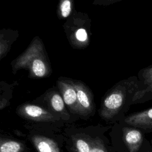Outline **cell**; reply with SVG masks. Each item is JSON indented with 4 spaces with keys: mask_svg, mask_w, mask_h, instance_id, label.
Instances as JSON below:
<instances>
[{
    "mask_svg": "<svg viewBox=\"0 0 152 152\" xmlns=\"http://www.w3.org/2000/svg\"><path fill=\"white\" fill-rule=\"evenodd\" d=\"M139 90L135 93L132 104L152 99V66L141 69L138 72Z\"/></svg>",
    "mask_w": 152,
    "mask_h": 152,
    "instance_id": "277c9868",
    "label": "cell"
},
{
    "mask_svg": "<svg viewBox=\"0 0 152 152\" xmlns=\"http://www.w3.org/2000/svg\"><path fill=\"white\" fill-rule=\"evenodd\" d=\"M57 85L65 105L72 112L79 114L77 91L74 81L61 78L58 80Z\"/></svg>",
    "mask_w": 152,
    "mask_h": 152,
    "instance_id": "5b68a950",
    "label": "cell"
},
{
    "mask_svg": "<svg viewBox=\"0 0 152 152\" xmlns=\"http://www.w3.org/2000/svg\"><path fill=\"white\" fill-rule=\"evenodd\" d=\"M73 146L75 152H90L91 142L83 138H75L73 140Z\"/></svg>",
    "mask_w": 152,
    "mask_h": 152,
    "instance_id": "4fadbf2b",
    "label": "cell"
},
{
    "mask_svg": "<svg viewBox=\"0 0 152 152\" xmlns=\"http://www.w3.org/2000/svg\"><path fill=\"white\" fill-rule=\"evenodd\" d=\"M31 141L38 152H61L56 142L48 137L34 135Z\"/></svg>",
    "mask_w": 152,
    "mask_h": 152,
    "instance_id": "30bf717a",
    "label": "cell"
},
{
    "mask_svg": "<svg viewBox=\"0 0 152 152\" xmlns=\"http://www.w3.org/2000/svg\"><path fill=\"white\" fill-rule=\"evenodd\" d=\"M105 2H117L121 0H104Z\"/></svg>",
    "mask_w": 152,
    "mask_h": 152,
    "instance_id": "9a60e30c",
    "label": "cell"
},
{
    "mask_svg": "<svg viewBox=\"0 0 152 152\" xmlns=\"http://www.w3.org/2000/svg\"><path fill=\"white\" fill-rule=\"evenodd\" d=\"M72 10V0H60L58 7L59 15L65 18L68 17Z\"/></svg>",
    "mask_w": 152,
    "mask_h": 152,
    "instance_id": "7c38bea8",
    "label": "cell"
},
{
    "mask_svg": "<svg viewBox=\"0 0 152 152\" xmlns=\"http://www.w3.org/2000/svg\"><path fill=\"white\" fill-rule=\"evenodd\" d=\"M124 122L145 132H152V107L126 116Z\"/></svg>",
    "mask_w": 152,
    "mask_h": 152,
    "instance_id": "52a82bcc",
    "label": "cell"
},
{
    "mask_svg": "<svg viewBox=\"0 0 152 152\" xmlns=\"http://www.w3.org/2000/svg\"><path fill=\"white\" fill-rule=\"evenodd\" d=\"M139 81L136 77L122 80L118 83L106 94L100 110V115L109 119L116 115L126 102H133L134 97L139 90Z\"/></svg>",
    "mask_w": 152,
    "mask_h": 152,
    "instance_id": "6da1fadb",
    "label": "cell"
},
{
    "mask_svg": "<svg viewBox=\"0 0 152 152\" xmlns=\"http://www.w3.org/2000/svg\"><path fill=\"white\" fill-rule=\"evenodd\" d=\"M150 66H152V65H150Z\"/></svg>",
    "mask_w": 152,
    "mask_h": 152,
    "instance_id": "2e32d148",
    "label": "cell"
},
{
    "mask_svg": "<svg viewBox=\"0 0 152 152\" xmlns=\"http://www.w3.org/2000/svg\"><path fill=\"white\" fill-rule=\"evenodd\" d=\"M32 46L29 50H27L24 57H22L20 65L29 61V69L31 74L33 77L42 78L48 75L49 68L47 59L43 55H39L38 50H34Z\"/></svg>",
    "mask_w": 152,
    "mask_h": 152,
    "instance_id": "3957f363",
    "label": "cell"
},
{
    "mask_svg": "<svg viewBox=\"0 0 152 152\" xmlns=\"http://www.w3.org/2000/svg\"><path fill=\"white\" fill-rule=\"evenodd\" d=\"M90 152H107L103 142L99 139H94L91 141Z\"/></svg>",
    "mask_w": 152,
    "mask_h": 152,
    "instance_id": "5bb4252c",
    "label": "cell"
},
{
    "mask_svg": "<svg viewBox=\"0 0 152 152\" xmlns=\"http://www.w3.org/2000/svg\"><path fill=\"white\" fill-rule=\"evenodd\" d=\"M74 84L77 91L79 114L90 115L94 108L93 98L91 90L80 81H74Z\"/></svg>",
    "mask_w": 152,
    "mask_h": 152,
    "instance_id": "8992f818",
    "label": "cell"
},
{
    "mask_svg": "<svg viewBox=\"0 0 152 152\" xmlns=\"http://www.w3.org/2000/svg\"><path fill=\"white\" fill-rule=\"evenodd\" d=\"M24 150L23 144L15 140L1 139L0 152H22Z\"/></svg>",
    "mask_w": 152,
    "mask_h": 152,
    "instance_id": "8fae6325",
    "label": "cell"
},
{
    "mask_svg": "<svg viewBox=\"0 0 152 152\" xmlns=\"http://www.w3.org/2000/svg\"><path fill=\"white\" fill-rule=\"evenodd\" d=\"M17 112L22 118L38 122H53L60 118L52 111L30 103L23 104L19 106Z\"/></svg>",
    "mask_w": 152,
    "mask_h": 152,
    "instance_id": "7a4b0ae2",
    "label": "cell"
},
{
    "mask_svg": "<svg viewBox=\"0 0 152 152\" xmlns=\"http://www.w3.org/2000/svg\"><path fill=\"white\" fill-rule=\"evenodd\" d=\"M47 102L51 110L57 115L60 118L68 119L69 115L68 114L64 99L60 93L56 91L49 92L46 96Z\"/></svg>",
    "mask_w": 152,
    "mask_h": 152,
    "instance_id": "9c48e42d",
    "label": "cell"
},
{
    "mask_svg": "<svg viewBox=\"0 0 152 152\" xmlns=\"http://www.w3.org/2000/svg\"><path fill=\"white\" fill-rule=\"evenodd\" d=\"M123 138L129 152H137L144 140L142 132L135 127L124 128Z\"/></svg>",
    "mask_w": 152,
    "mask_h": 152,
    "instance_id": "ba28073f",
    "label": "cell"
}]
</instances>
